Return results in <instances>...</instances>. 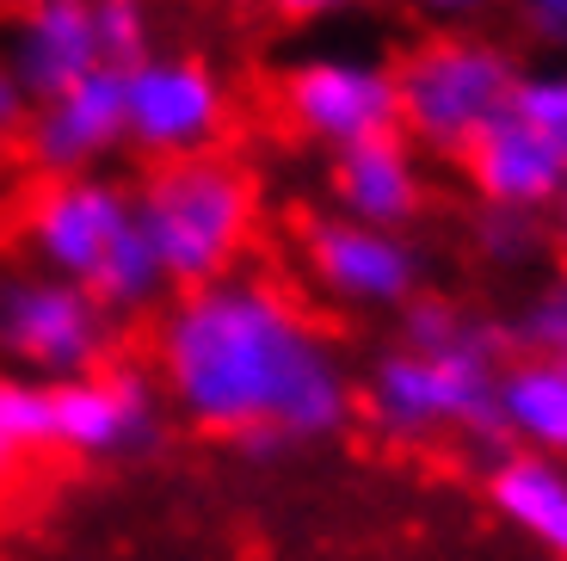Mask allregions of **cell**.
<instances>
[{"label":"cell","mask_w":567,"mask_h":561,"mask_svg":"<svg viewBox=\"0 0 567 561\" xmlns=\"http://www.w3.org/2000/svg\"><path fill=\"white\" fill-rule=\"evenodd\" d=\"M155 382L173 420L228 438L254 463L327 445L358 414L340 339L266 272L167 296L155 315Z\"/></svg>","instance_id":"6da1fadb"},{"label":"cell","mask_w":567,"mask_h":561,"mask_svg":"<svg viewBox=\"0 0 567 561\" xmlns=\"http://www.w3.org/2000/svg\"><path fill=\"white\" fill-rule=\"evenodd\" d=\"M130 197H136V228L155 247L173 296L241 272L259 228V192L241 161H228L223 149L155 161L130 185Z\"/></svg>","instance_id":"7a4b0ae2"},{"label":"cell","mask_w":567,"mask_h":561,"mask_svg":"<svg viewBox=\"0 0 567 561\" xmlns=\"http://www.w3.org/2000/svg\"><path fill=\"white\" fill-rule=\"evenodd\" d=\"M512 351H413L383 346L358 382V414H364L389 445H425V438H468L475 450L499 457L506 432L494 414V389Z\"/></svg>","instance_id":"3957f363"},{"label":"cell","mask_w":567,"mask_h":561,"mask_svg":"<svg viewBox=\"0 0 567 561\" xmlns=\"http://www.w3.org/2000/svg\"><path fill=\"white\" fill-rule=\"evenodd\" d=\"M518 62L499 50L494 38H468V31H444V38L413 43L395 62V93H401V136L432 149V155L463 161L499 118L512 112L518 93Z\"/></svg>","instance_id":"277c9868"},{"label":"cell","mask_w":567,"mask_h":561,"mask_svg":"<svg viewBox=\"0 0 567 561\" xmlns=\"http://www.w3.org/2000/svg\"><path fill=\"white\" fill-rule=\"evenodd\" d=\"M0 358L31 382H74L117 358V322L69 278L0 272Z\"/></svg>","instance_id":"5b68a950"},{"label":"cell","mask_w":567,"mask_h":561,"mask_svg":"<svg viewBox=\"0 0 567 561\" xmlns=\"http://www.w3.org/2000/svg\"><path fill=\"white\" fill-rule=\"evenodd\" d=\"M19 247H25L31 272L69 278L93 290L105 266L117 259L130 235H136V197L112 173H74V180H38L19 197Z\"/></svg>","instance_id":"8992f818"},{"label":"cell","mask_w":567,"mask_h":561,"mask_svg":"<svg viewBox=\"0 0 567 561\" xmlns=\"http://www.w3.org/2000/svg\"><path fill=\"white\" fill-rule=\"evenodd\" d=\"M278 105L290 130L321 149H358L377 136H401L395 62L352 57V50H315L278 74Z\"/></svg>","instance_id":"52a82bcc"},{"label":"cell","mask_w":567,"mask_h":561,"mask_svg":"<svg viewBox=\"0 0 567 561\" xmlns=\"http://www.w3.org/2000/svg\"><path fill=\"white\" fill-rule=\"evenodd\" d=\"M50 420H56V450L81 463H136L155 457L167 438V395L155 370L142 365H112L86 370L74 382H50Z\"/></svg>","instance_id":"ba28073f"},{"label":"cell","mask_w":567,"mask_h":561,"mask_svg":"<svg viewBox=\"0 0 567 561\" xmlns=\"http://www.w3.org/2000/svg\"><path fill=\"white\" fill-rule=\"evenodd\" d=\"M228 130V86L198 57H148L124 69V136L148 161L210 155Z\"/></svg>","instance_id":"9c48e42d"},{"label":"cell","mask_w":567,"mask_h":561,"mask_svg":"<svg viewBox=\"0 0 567 561\" xmlns=\"http://www.w3.org/2000/svg\"><path fill=\"white\" fill-rule=\"evenodd\" d=\"M302 272L321 296L346 303V309L383 315V309H408L425 290V253L395 228H370L352 216H309L302 223Z\"/></svg>","instance_id":"30bf717a"},{"label":"cell","mask_w":567,"mask_h":561,"mask_svg":"<svg viewBox=\"0 0 567 561\" xmlns=\"http://www.w3.org/2000/svg\"><path fill=\"white\" fill-rule=\"evenodd\" d=\"M117 149H130V136H124V69H112V62L62 86L56 99L31 105L25 118V161L43 180L100 173V161H112Z\"/></svg>","instance_id":"8fae6325"},{"label":"cell","mask_w":567,"mask_h":561,"mask_svg":"<svg viewBox=\"0 0 567 561\" xmlns=\"http://www.w3.org/2000/svg\"><path fill=\"white\" fill-rule=\"evenodd\" d=\"M7 69L25 86L31 105L56 99L81 74L105 69L100 31H93V0H25L7 31Z\"/></svg>","instance_id":"7c38bea8"},{"label":"cell","mask_w":567,"mask_h":561,"mask_svg":"<svg viewBox=\"0 0 567 561\" xmlns=\"http://www.w3.org/2000/svg\"><path fill=\"white\" fill-rule=\"evenodd\" d=\"M463 173L475 185L487 211H518V216H543L567 197V167L555 155V142L543 130L518 124V118H499L475 149L463 155Z\"/></svg>","instance_id":"4fadbf2b"},{"label":"cell","mask_w":567,"mask_h":561,"mask_svg":"<svg viewBox=\"0 0 567 561\" xmlns=\"http://www.w3.org/2000/svg\"><path fill=\"white\" fill-rule=\"evenodd\" d=\"M327 185H333L340 216H352V223L408 235L425 216V173L408 136H377V142H358V149H340Z\"/></svg>","instance_id":"5bb4252c"},{"label":"cell","mask_w":567,"mask_h":561,"mask_svg":"<svg viewBox=\"0 0 567 561\" xmlns=\"http://www.w3.org/2000/svg\"><path fill=\"white\" fill-rule=\"evenodd\" d=\"M487 506L512 531H525L537 549L567 561V463L537 450H499L482 476Z\"/></svg>","instance_id":"9a60e30c"},{"label":"cell","mask_w":567,"mask_h":561,"mask_svg":"<svg viewBox=\"0 0 567 561\" xmlns=\"http://www.w3.org/2000/svg\"><path fill=\"white\" fill-rule=\"evenodd\" d=\"M494 414L512 450H537L567 463V351L561 358H506Z\"/></svg>","instance_id":"2e32d148"},{"label":"cell","mask_w":567,"mask_h":561,"mask_svg":"<svg viewBox=\"0 0 567 561\" xmlns=\"http://www.w3.org/2000/svg\"><path fill=\"white\" fill-rule=\"evenodd\" d=\"M43 450H56L50 382H31V377H19V370H0V481L25 476Z\"/></svg>","instance_id":"e0dca14e"},{"label":"cell","mask_w":567,"mask_h":561,"mask_svg":"<svg viewBox=\"0 0 567 561\" xmlns=\"http://www.w3.org/2000/svg\"><path fill=\"white\" fill-rule=\"evenodd\" d=\"M506 327V346L512 358H561L567 351V272L549 284H537V290L512 309Z\"/></svg>","instance_id":"ac0fdd59"},{"label":"cell","mask_w":567,"mask_h":561,"mask_svg":"<svg viewBox=\"0 0 567 561\" xmlns=\"http://www.w3.org/2000/svg\"><path fill=\"white\" fill-rule=\"evenodd\" d=\"M468 247H475V259H487L494 272H518L537 259L543 247V228L537 216H518V211H487L475 216V228H468Z\"/></svg>","instance_id":"d6986e66"},{"label":"cell","mask_w":567,"mask_h":561,"mask_svg":"<svg viewBox=\"0 0 567 561\" xmlns=\"http://www.w3.org/2000/svg\"><path fill=\"white\" fill-rule=\"evenodd\" d=\"M512 118L555 142V155L567 167V69H530L518 74V93H512Z\"/></svg>","instance_id":"ffe728a7"},{"label":"cell","mask_w":567,"mask_h":561,"mask_svg":"<svg viewBox=\"0 0 567 561\" xmlns=\"http://www.w3.org/2000/svg\"><path fill=\"white\" fill-rule=\"evenodd\" d=\"M93 31H100V57L112 69H130V62L148 57V7L142 0H93Z\"/></svg>","instance_id":"44dd1931"},{"label":"cell","mask_w":567,"mask_h":561,"mask_svg":"<svg viewBox=\"0 0 567 561\" xmlns=\"http://www.w3.org/2000/svg\"><path fill=\"white\" fill-rule=\"evenodd\" d=\"M518 26L549 50H567V0H512Z\"/></svg>","instance_id":"7402d4cb"},{"label":"cell","mask_w":567,"mask_h":561,"mask_svg":"<svg viewBox=\"0 0 567 561\" xmlns=\"http://www.w3.org/2000/svg\"><path fill=\"white\" fill-rule=\"evenodd\" d=\"M25 118H31V99H25V86H19V81H13V69L0 62V142L25 136Z\"/></svg>","instance_id":"603a6c76"},{"label":"cell","mask_w":567,"mask_h":561,"mask_svg":"<svg viewBox=\"0 0 567 561\" xmlns=\"http://www.w3.org/2000/svg\"><path fill=\"white\" fill-rule=\"evenodd\" d=\"M346 7H358V0H271V13L297 19V26H309V19H333V13H346Z\"/></svg>","instance_id":"cb8c5ba5"},{"label":"cell","mask_w":567,"mask_h":561,"mask_svg":"<svg viewBox=\"0 0 567 561\" xmlns=\"http://www.w3.org/2000/svg\"><path fill=\"white\" fill-rule=\"evenodd\" d=\"M408 7L425 19H468V13H482L487 0H408Z\"/></svg>","instance_id":"d4e9b609"},{"label":"cell","mask_w":567,"mask_h":561,"mask_svg":"<svg viewBox=\"0 0 567 561\" xmlns=\"http://www.w3.org/2000/svg\"><path fill=\"white\" fill-rule=\"evenodd\" d=\"M555 241H561V247H567V197H561V204H555Z\"/></svg>","instance_id":"484cf974"}]
</instances>
